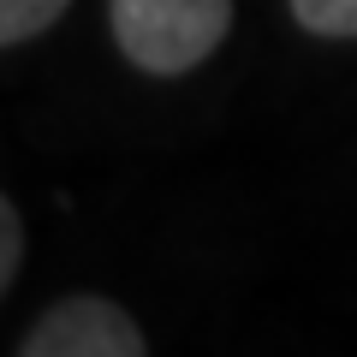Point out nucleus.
Returning a JSON list of instances; mask_svg holds the SVG:
<instances>
[{"label":"nucleus","instance_id":"obj_5","mask_svg":"<svg viewBox=\"0 0 357 357\" xmlns=\"http://www.w3.org/2000/svg\"><path fill=\"white\" fill-rule=\"evenodd\" d=\"M18 256H24V215H18L13 197H0V292H13Z\"/></svg>","mask_w":357,"mask_h":357},{"label":"nucleus","instance_id":"obj_1","mask_svg":"<svg viewBox=\"0 0 357 357\" xmlns=\"http://www.w3.org/2000/svg\"><path fill=\"white\" fill-rule=\"evenodd\" d=\"M114 42L137 72L185 77L227 42L232 0H107Z\"/></svg>","mask_w":357,"mask_h":357},{"label":"nucleus","instance_id":"obj_3","mask_svg":"<svg viewBox=\"0 0 357 357\" xmlns=\"http://www.w3.org/2000/svg\"><path fill=\"white\" fill-rule=\"evenodd\" d=\"M66 6H72V0H0V42H6V48L36 42L48 24H60Z\"/></svg>","mask_w":357,"mask_h":357},{"label":"nucleus","instance_id":"obj_2","mask_svg":"<svg viewBox=\"0 0 357 357\" xmlns=\"http://www.w3.org/2000/svg\"><path fill=\"white\" fill-rule=\"evenodd\" d=\"M13 357H149V345H143V328L114 298L72 292L42 310Z\"/></svg>","mask_w":357,"mask_h":357},{"label":"nucleus","instance_id":"obj_4","mask_svg":"<svg viewBox=\"0 0 357 357\" xmlns=\"http://www.w3.org/2000/svg\"><path fill=\"white\" fill-rule=\"evenodd\" d=\"M292 18L310 36H357V0H292Z\"/></svg>","mask_w":357,"mask_h":357}]
</instances>
